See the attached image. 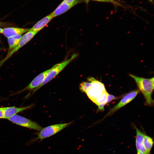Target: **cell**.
<instances>
[{"label":"cell","mask_w":154,"mask_h":154,"mask_svg":"<svg viewBox=\"0 0 154 154\" xmlns=\"http://www.w3.org/2000/svg\"><path fill=\"white\" fill-rule=\"evenodd\" d=\"M91 85L86 93L89 98L98 107L99 110H103L108 94L104 84L93 77L88 79Z\"/></svg>","instance_id":"cell-1"},{"label":"cell","mask_w":154,"mask_h":154,"mask_svg":"<svg viewBox=\"0 0 154 154\" xmlns=\"http://www.w3.org/2000/svg\"><path fill=\"white\" fill-rule=\"evenodd\" d=\"M135 81L139 90L143 94L146 104L150 106L153 105L152 94L154 90V77L146 78L139 77L130 74L129 75Z\"/></svg>","instance_id":"cell-2"},{"label":"cell","mask_w":154,"mask_h":154,"mask_svg":"<svg viewBox=\"0 0 154 154\" xmlns=\"http://www.w3.org/2000/svg\"><path fill=\"white\" fill-rule=\"evenodd\" d=\"M77 56V54H74L69 58L66 59L60 63L56 64L52 67L43 82L40 86L33 90L32 94L55 77Z\"/></svg>","instance_id":"cell-3"},{"label":"cell","mask_w":154,"mask_h":154,"mask_svg":"<svg viewBox=\"0 0 154 154\" xmlns=\"http://www.w3.org/2000/svg\"><path fill=\"white\" fill-rule=\"evenodd\" d=\"M73 121L68 123L55 124L43 128L37 134L38 137L34 140L40 141L49 137L60 131L70 125Z\"/></svg>","instance_id":"cell-4"},{"label":"cell","mask_w":154,"mask_h":154,"mask_svg":"<svg viewBox=\"0 0 154 154\" xmlns=\"http://www.w3.org/2000/svg\"><path fill=\"white\" fill-rule=\"evenodd\" d=\"M7 119L13 123L21 126L38 131L43 128L37 123L18 115H15Z\"/></svg>","instance_id":"cell-5"},{"label":"cell","mask_w":154,"mask_h":154,"mask_svg":"<svg viewBox=\"0 0 154 154\" xmlns=\"http://www.w3.org/2000/svg\"><path fill=\"white\" fill-rule=\"evenodd\" d=\"M139 92V90H136L126 94L117 104L110 109L103 119L110 115L113 114L119 109L129 103L136 97Z\"/></svg>","instance_id":"cell-6"},{"label":"cell","mask_w":154,"mask_h":154,"mask_svg":"<svg viewBox=\"0 0 154 154\" xmlns=\"http://www.w3.org/2000/svg\"><path fill=\"white\" fill-rule=\"evenodd\" d=\"M37 33L30 30L22 37L18 44L8 54L6 57L0 62V67L1 64L10 57L15 52L30 40Z\"/></svg>","instance_id":"cell-7"},{"label":"cell","mask_w":154,"mask_h":154,"mask_svg":"<svg viewBox=\"0 0 154 154\" xmlns=\"http://www.w3.org/2000/svg\"><path fill=\"white\" fill-rule=\"evenodd\" d=\"M51 68L44 71L35 77L31 82L22 90L17 92L14 94H20L26 90H32L40 86L43 82L48 73Z\"/></svg>","instance_id":"cell-8"},{"label":"cell","mask_w":154,"mask_h":154,"mask_svg":"<svg viewBox=\"0 0 154 154\" xmlns=\"http://www.w3.org/2000/svg\"><path fill=\"white\" fill-rule=\"evenodd\" d=\"M83 0H76L71 3H67L62 2L51 13L53 18L58 16L66 12Z\"/></svg>","instance_id":"cell-9"},{"label":"cell","mask_w":154,"mask_h":154,"mask_svg":"<svg viewBox=\"0 0 154 154\" xmlns=\"http://www.w3.org/2000/svg\"><path fill=\"white\" fill-rule=\"evenodd\" d=\"M34 106L33 104L24 107H16L15 106L3 108L4 118L7 119L17 114L31 109Z\"/></svg>","instance_id":"cell-10"},{"label":"cell","mask_w":154,"mask_h":154,"mask_svg":"<svg viewBox=\"0 0 154 154\" xmlns=\"http://www.w3.org/2000/svg\"><path fill=\"white\" fill-rule=\"evenodd\" d=\"M134 125L136 133L135 141L136 149L137 151H141L146 154L143 145V139L145 134L138 128L135 125Z\"/></svg>","instance_id":"cell-11"},{"label":"cell","mask_w":154,"mask_h":154,"mask_svg":"<svg viewBox=\"0 0 154 154\" xmlns=\"http://www.w3.org/2000/svg\"><path fill=\"white\" fill-rule=\"evenodd\" d=\"M30 29L16 27H9L3 29L2 33L5 36L9 38L19 35H21L28 31Z\"/></svg>","instance_id":"cell-12"},{"label":"cell","mask_w":154,"mask_h":154,"mask_svg":"<svg viewBox=\"0 0 154 154\" xmlns=\"http://www.w3.org/2000/svg\"><path fill=\"white\" fill-rule=\"evenodd\" d=\"M53 18L51 13L38 21L30 30L38 33L46 26Z\"/></svg>","instance_id":"cell-13"},{"label":"cell","mask_w":154,"mask_h":154,"mask_svg":"<svg viewBox=\"0 0 154 154\" xmlns=\"http://www.w3.org/2000/svg\"><path fill=\"white\" fill-rule=\"evenodd\" d=\"M153 143V138L151 136L145 134L143 139V145L146 154H150Z\"/></svg>","instance_id":"cell-14"},{"label":"cell","mask_w":154,"mask_h":154,"mask_svg":"<svg viewBox=\"0 0 154 154\" xmlns=\"http://www.w3.org/2000/svg\"><path fill=\"white\" fill-rule=\"evenodd\" d=\"M21 37V35H19L8 38L9 48L12 49L15 47L19 43Z\"/></svg>","instance_id":"cell-15"},{"label":"cell","mask_w":154,"mask_h":154,"mask_svg":"<svg viewBox=\"0 0 154 154\" xmlns=\"http://www.w3.org/2000/svg\"><path fill=\"white\" fill-rule=\"evenodd\" d=\"M91 85V82H83L80 85V90L83 92H85L88 90Z\"/></svg>","instance_id":"cell-16"},{"label":"cell","mask_w":154,"mask_h":154,"mask_svg":"<svg viewBox=\"0 0 154 154\" xmlns=\"http://www.w3.org/2000/svg\"><path fill=\"white\" fill-rule=\"evenodd\" d=\"M90 0H88V2ZM99 2L111 3L115 5L122 6V5L115 0H91Z\"/></svg>","instance_id":"cell-17"},{"label":"cell","mask_w":154,"mask_h":154,"mask_svg":"<svg viewBox=\"0 0 154 154\" xmlns=\"http://www.w3.org/2000/svg\"><path fill=\"white\" fill-rule=\"evenodd\" d=\"M4 118L3 108H0V119Z\"/></svg>","instance_id":"cell-18"},{"label":"cell","mask_w":154,"mask_h":154,"mask_svg":"<svg viewBox=\"0 0 154 154\" xmlns=\"http://www.w3.org/2000/svg\"><path fill=\"white\" fill-rule=\"evenodd\" d=\"M76 0H63L62 2L67 3H71L74 2Z\"/></svg>","instance_id":"cell-19"},{"label":"cell","mask_w":154,"mask_h":154,"mask_svg":"<svg viewBox=\"0 0 154 154\" xmlns=\"http://www.w3.org/2000/svg\"><path fill=\"white\" fill-rule=\"evenodd\" d=\"M137 154H145L144 153L141 151H137Z\"/></svg>","instance_id":"cell-20"},{"label":"cell","mask_w":154,"mask_h":154,"mask_svg":"<svg viewBox=\"0 0 154 154\" xmlns=\"http://www.w3.org/2000/svg\"><path fill=\"white\" fill-rule=\"evenodd\" d=\"M3 29L0 28V33H2Z\"/></svg>","instance_id":"cell-21"},{"label":"cell","mask_w":154,"mask_h":154,"mask_svg":"<svg viewBox=\"0 0 154 154\" xmlns=\"http://www.w3.org/2000/svg\"><path fill=\"white\" fill-rule=\"evenodd\" d=\"M85 1H86V3H88V0H85Z\"/></svg>","instance_id":"cell-22"},{"label":"cell","mask_w":154,"mask_h":154,"mask_svg":"<svg viewBox=\"0 0 154 154\" xmlns=\"http://www.w3.org/2000/svg\"><path fill=\"white\" fill-rule=\"evenodd\" d=\"M150 1H151V2H152L153 1V0H149Z\"/></svg>","instance_id":"cell-23"}]
</instances>
